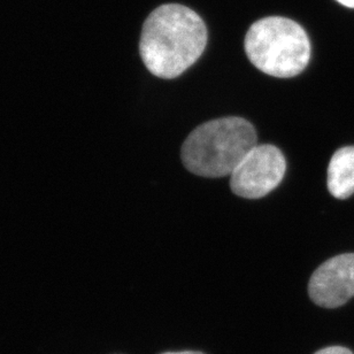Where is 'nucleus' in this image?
<instances>
[{"mask_svg": "<svg viewBox=\"0 0 354 354\" xmlns=\"http://www.w3.org/2000/svg\"><path fill=\"white\" fill-rule=\"evenodd\" d=\"M254 127L239 116L211 120L197 127L184 140V167L198 176L232 175L246 154L258 145Z\"/></svg>", "mask_w": 354, "mask_h": 354, "instance_id": "obj_2", "label": "nucleus"}, {"mask_svg": "<svg viewBox=\"0 0 354 354\" xmlns=\"http://www.w3.org/2000/svg\"><path fill=\"white\" fill-rule=\"evenodd\" d=\"M286 171V158L279 147L256 145L232 171L230 187L239 197L259 199L279 187Z\"/></svg>", "mask_w": 354, "mask_h": 354, "instance_id": "obj_4", "label": "nucleus"}, {"mask_svg": "<svg viewBox=\"0 0 354 354\" xmlns=\"http://www.w3.org/2000/svg\"><path fill=\"white\" fill-rule=\"evenodd\" d=\"M328 189L335 198L346 199L354 194V147H342L328 167Z\"/></svg>", "mask_w": 354, "mask_h": 354, "instance_id": "obj_6", "label": "nucleus"}, {"mask_svg": "<svg viewBox=\"0 0 354 354\" xmlns=\"http://www.w3.org/2000/svg\"><path fill=\"white\" fill-rule=\"evenodd\" d=\"M310 299L321 307L336 308L354 297V253L327 260L308 283Z\"/></svg>", "mask_w": 354, "mask_h": 354, "instance_id": "obj_5", "label": "nucleus"}, {"mask_svg": "<svg viewBox=\"0 0 354 354\" xmlns=\"http://www.w3.org/2000/svg\"><path fill=\"white\" fill-rule=\"evenodd\" d=\"M161 354H204L201 353V352L197 351H182V352H166V353Z\"/></svg>", "mask_w": 354, "mask_h": 354, "instance_id": "obj_9", "label": "nucleus"}, {"mask_svg": "<svg viewBox=\"0 0 354 354\" xmlns=\"http://www.w3.org/2000/svg\"><path fill=\"white\" fill-rule=\"evenodd\" d=\"M207 30L194 10L166 3L151 12L140 35V53L149 72L160 79H175L204 53Z\"/></svg>", "mask_w": 354, "mask_h": 354, "instance_id": "obj_1", "label": "nucleus"}, {"mask_svg": "<svg viewBox=\"0 0 354 354\" xmlns=\"http://www.w3.org/2000/svg\"><path fill=\"white\" fill-rule=\"evenodd\" d=\"M338 3L348 8H354V0H337Z\"/></svg>", "mask_w": 354, "mask_h": 354, "instance_id": "obj_8", "label": "nucleus"}, {"mask_svg": "<svg viewBox=\"0 0 354 354\" xmlns=\"http://www.w3.org/2000/svg\"><path fill=\"white\" fill-rule=\"evenodd\" d=\"M244 45L252 65L274 77L299 75L310 62V43L306 31L286 17L257 21L248 31Z\"/></svg>", "mask_w": 354, "mask_h": 354, "instance_id": "obj_3", "label": "nucleus"}, {"mask_svg": "<svg viewBox=\"0 0 354 354\" xmlns=\"http://www.w3.org/2000/svg\"><path fill=\"white\" fill-rule=\"evenodd\" d=\"M315 354H353V352L343 346H330V348H322Z\"/></svg>", "mask_w": 354, "mask_h": 354, "instance_id": "obj_7", "label": "nucleus"}]
</instances>
